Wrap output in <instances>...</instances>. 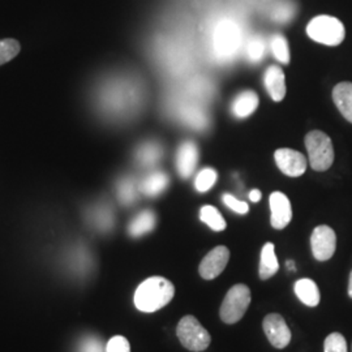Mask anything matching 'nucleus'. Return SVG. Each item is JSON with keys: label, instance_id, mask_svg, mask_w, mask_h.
<instances>
[{"label": "nucleus", "instance_id": "nucleus-1", "mask_svg": "<svg viewBox=\"0 0 352 352\" xmlns=\"http://www.w3.org/2000/svg\"><path fill=\"white\" fill-rule=\"evenodd\" d=\"M175 295L174 285L164 277L145 279L135 292V305L140 312L153 314L166 307Z\"/></svg>", "mask_w": 352, "mask_h": 352}, {"label": "nucleus", "instance_id": "nucleus-2", "mask_svg": "<svg viewBox=\"0 0 352 352\" xmlns=\"http://www.w3.org/2000/svg\"><path fill=\"white\" fill-rule=\"evenodd\" d=\"M307 34L317 43L325 46H338L346 36L344 26L337 17L321 14L312 19L307 25Z\"/></svg>", "mask_w": 352, "mask_h": 352}, {"label": "nucleus", "instance_id": "nucleus-3", "mask_svg": "<svg viewBox=\"0 0 352 352\" xmlns=\"http://www.w3.org/2000/svg\"><path fill=\"white\" fill-rule=\"evenodd\" d=\"M305 148L309 157V164L315 171H327L334 162L333 142L327 133L311 131L305 136Z\"/></svg>", "mask_w": 352, "mask_h": 352}, {"label": "nucleus", "instance_id": "nucleus-4", "mask_svg": "<svg viewBox=\"0 0 352 352\" xmlns=\"http://www.w3.org/2000/svg\"><path fill=\"white\" fill-rule=\"evenodd\" d=\"M176 336L180 343L192 352L205 351L212 342L209 331L193 316H186L179 321Z\"/></svg>", "mask_w": 352, "mask_h": 352}, {"label": "nucleus", "instance_id": "nucleus-5", "mask_svg": "<svg viewBox=\"0 0 352 352\" xmlns=\"http://www.w3.org/2000/svg\"><path fill=\"white\" fill-rule=\"evenodd\" d=\"M251 300L250 287L241 283L235 285L234 287L228 289L223 302L221 305V309H219L221 320L227 325L236 324L245 315Z\"/></svg>", "mask_w": 352, "mask_h": 352}, {"label": "nucleus", "instance_id": "nucleus-6", "mask_svg": "<svg viewBox=\"0 0 352 352\" xmlns=\"http://www.w3.org/2000/svg\"><path fill=\"white\" fill-rule=\"evenodd\" d=\"M311 248L316 260H330L337 250V235L334 230L327 225L316 227L311 236Z\"/></svg>", "mask_w": 352, "mask_h": 352}, {"label": "nucleus", "instance_id": "nucleus-7", "mask_svg": "<svg viewBox=\"0 0 352 352\" xmlns=\"http://www.w3.org/2000/svg\"><path fill=\"white\" fill-rule=\"evenodd\" d=\"M265 336L276 349H285L291 342V330L287 327L285 318L278 314H270L266 316L263 322Z\"/></svg>", "mask_w": 352, "mask_h": 352}, {"label": "nucleus", "instance_id": "nucleus-8", "mask_svg": "<svg viewBox=\"0 0 352 352\" xmlns=\"http://www.w3.org/2000/svg\"><path fill=\"white\" fill-rule=\"evenodd\" d=\"M230 260V251L225 245H218L209 252L199 266V273L205 280L219 277L226 269Z\"/></svg>", "mask_w": 352, "mask_h": 352}, {"label": "nucleus", "instance_id": "nucleus-9", "mask_svg": "<svg viewBox=\"0 0 352 352\" xmlns=\"http://www.w3.org/2000/svg\"><path fill=\"white\" fill-rule=\"evenodd\" d=\"M274 160L278 168L291 177L302 176L307 170V160L300 151L294 149H278L274 153Z\"/></svg>", "mask_w": 352, "mask_h": 352}, {"label": "nucleus", "instance_id": "nucleus-10", "mask_svg": "<svg viewBox=\"0 0 352 352\" xmlns=\"http://www.w3.org/2000/svg\"><path fill=\"white\" fill-rule=\"evenodd\" d=\"M270 223L276 230H283L292 219V208L289 197L282 192L270 195Z\"/></svg>", "mask_w": 352, "mask_h": 352}, {"label": "nucleus", "instance_id": "nucleus-11", "mask_svg": "<svg viewBox=\"0 0 352 352\" xmlns=\"http://www.w3.org/2000/svg\"><path fill=\"white\" fill-rule=\"evenodd\" d=\"M199 161V148L193 141L183 142L176 153V168L182 177L187 179L193 174Z\"/></svg>", "mask_w": 352, "mask_h": 352}, {"label": "nucleus", "instance_id": "nucleus-12", "mask_svg": "<svg viewBox=\"0 0 352 352\" xmlns=\"http://www.w3.org/2000/svg\"><path fill=\"white\" fill-rule=\"evenodd\" d=\"M239 28L232 24L219 26L215 34V49L223 56H227L238 49Z\"/></svg>", "mask_w": 352, "mask_h": 352}, {"label": "nucleus", "instance_id": "nucleus-13", "mask_svg": "<svg viewBox=\"0 0 352 352\" xmlns=\"http://www.w3.org/2000/svg\"><path fill=\"white\" fill-rule=\"evenodd\" d=\"M264 84L273 101L280 102L286 97V77L278 65H272L265 71Z\"/></svg>", "mask_w": 352, "mask_h": 352}, {"label": "nucleus", "instance_id": "nucleus-14", "mask_svg": "<svg viewBox=\"0 0 352 352\" xmlns=\"http://www.w3.org/2000/svg\"><path fill=\"white\" fill-rule=\"evenodd\" d=\"M294 291L298 296V299L305 304L307 307H317L320 304V289L318 286L316 285L315 280L309 279V278H302L299 280H296L295 286H294Z\"/></svg>", "mask_w": 352, "mask_h": 352}, {"label": "nucleus", "instance_id": "nucleus-15", "mask_svg": "<svg viewBox=\"0 0 352 352\" xmlns=\"http://www.w3.org/2000/svg\"><path fill=\"white\" fill-rule=\"evenodd\" d=\"M333 101L342 116L352 123V82H340L333 89Z\"/></svg>", "mask_w": 352, "mask_h": 352}, {"label": "nucleus", "instance_id": "nucleus-16", "mask_svg": "<svg viewBox=\"0 0 352 352\" xmlns=\"http://www.w3.org/2000/svg\"><path fill=\"white\" fill-rule=\"evenodd\" d=\"M257 106H258V96L252 90H245L240 93L239 96L234 100L231 104V111L238 119H244L254 113Z\"/></svg>", "mask_w": 352, "mask_h": 352}, {"label": "nucleus", "instance_id": "nucleus-17", "mask_svg": "<svg viewBox=\"0 0 352 352\" xmlns=\"http://www.w3.org/2000/svg\"><path fill=\"white\" fill-rule=\"evenodd\" d=\"M274 248L276 247H274L273 243H266L263 247L260 269H258V274H260V278L263 280H266V279L276 276L278 270H279V263H278Z\"/></svg>", "mask_w": 352, "mask_h": 352}, {"label": "nucleus", "instance_id": "nucleus-18", "mask_svg": "<svg viewBox=\"0 0 352 352\" xmlns=\"http://www.w3.org/2000/svg\"><path fill=\"white\" fill-rule=\"evenodd\" d=\"M155 223H157L155 214L151 210H144L133 218V221L131 222L128 228V232L132 238H140L151 232V230L155 227Z\"/></svg>", "mask_w": 352, "mask_h": 352}, {"label": "nucleus", "instance_id": "nucleus-19", "mask_svg": "<svg viewBox=\"0 0 352 352\" xmlns=\"http://www.w3.org/2000/svg\"><path fill=\"white\" fill-rule=\"evenodd\" d=\"M167 186H168V176L164 173H154L142 182L141 190L149 197H155L161 195L164 189L167 188Z\"/></svg>", "mask_w": 352, "mask_h": 352}, {"label": "nucleus", "instance_id": "nucleus-20", "mask_svg": "<svg viewBox=\"0 0 352 352\" xmlns=\"http://www.w3.org/2000/svg\"><path fill=\"white\" fill-rule=\"evenodd\" d=\"M200 219L205 225H208L217 232L226 230L227 225L225 218L222 217V214L219 213V210L212 205L202 206L201 210H200Z\"/></svg>", "mask_w": 352, "mask_h": 352}, {"label": "nucleus", "instance_id": "nucleus-21", "mask_svg": "<svg viewBox=\"0 0 352 352\" xmlns=\"http://www.w3.org/2000/svg\"><path fill=\"white\" fill-rule=\"evenodd\" d=\"M162 149L157 142H146L138 151V160L144 166H153L160 161Z\"/></svg>", "mask_w": 352, "mask_h": 352}, {"label": "nucleus", "instance_id": "nucleus-22", "mask_svg": "<svg viewBox=\"0 0 352 352\" xmlns=\"http://www.w3.org/2000/svg\"><path fill=\"white\" fill-rule=\"evenodd\" d=\"M20 50H21V46L19 41L12 38L0 39V65L11 62L13 58L19 55Z\"/></svg>", "mask_w": 352, "mask_h": 352}, {"label": "nucleus", "instance_id": "nucleus-23", "mask_svg": "<svg viewBox=\"0 0 352 352\" xmlns=\"http://www.w3.org/2000/svg\"><path fill=\"white\" fill-rule=\"evenodd\" d=\"M272 51L276 56L279 63L289 64V42L287 39L280 36V34H276L274 37L272 38Z\"/></svg>", "mask_w": 352, "mask_h": 352}, {"label": "nucleus", "instance_id": "nucleus-24", "mask_svg": "<svg viewBox=\"0 0 352 352\" xmlns=\"http://www.w3.org/2000/svg\"><path fill=\"white\" fill-rule=\"evenodd\" d=\"M217 171L214 168L210 167H206V168H202L201 171L196 176V180H195V187L201 192L205 193L208 190L213 188L215 182H217Z\"/></svg>", "mask_w": 352, "mask_h": 352}, {"label": "nucleus", "instance_id": "nucleus-25", "mask_svg": "<svg viewBox=\"0 0 352 352\" xmlns=\"http://www.w3.org/2000/svg\"><path fill=\"white\" fill-rule=\"evenodd\" d=\"M325 352H347V342L340 333H331L324 342Z\"/></svg>", "mask_w": 352, "mask_h": 352}, {"label": "nucleus", "instance_id": "nucleus-26", "mask_svg": "<svg viewBox=\"0 0 352 352\" xmlns=\"http://www.w3.org/2000/svg\"><path fill=\"white\" fill-rule=\"evenodd\" d=\"M265 52V42L261 37L252 38L247 46V56L251 62H258L263 59Z\"/></svg>", "mask_w": 352, "mask_h": 352}, {"label": "nucleus", "instance_id": "nucleus-27", "mask_svg": "<svg viewBox=\"0 0 352 352\" xmlns=\"http://www.w3.org/2000/svg\"><path fill=\"white\" fill-rule=\"evenodd\" d=\"M118 193H119L120 201L124 202V204H131V202L135 201V199H136V187H135L133 182H131V180L122 182L119 184Z\"/></svg>", "mask_w": 352, "mask_h": 352}, {"label": "nucleus", "instance_id": "nucleus-28", "mask_svg": "<svg viewBox=\"0 0 352 352\" xmlns=\"http://www.w3.org/2000/svg\"><path fill=\"white\" fill-rule=\"evenodd\" d=\"M222 200H223V204L226 205L227 208L231 209L235 213L247 214L250 212V206H248L247 202L240 201V200H238L236 197H234L230 193H225Z\"/></svg>", "mask_w": 352, "mask_h": 352}, {"label": "nucleus", "instance_id": "nucleus-29", "mask_svg": "<svg viewBox=\"0 0 352 352\" xmlns=\"http://www.w3.org/2000/svg\"><path fill=\"white\" fill-rule=\"evenodd\" d=\"M106 352H131L129 342L122 336L113 337L111 340L107 342Z\"/></svg>", "mask_w": 352, "mask_h": 352}, {"label": "nucleus", "instance_id": "nucleus-30", "mask_svg": "<svg viewBox=\"0 0 352 352\" xmlns=\"http://www.w3.org/2000/svg\"><path fill=\"white\" fill-rule=\"evenodd\" d=\"M294 13H295L294 6H292L291 3L283 1V3H280V4L278 6L273 17H274L277 21H279V23H286V21H289V19H292Z\"/></svg>", "mask_w": 352, "mask_h": 352}, {"label": "nucleus", "instance_id": "nucleus-31", "mask_svg": "<svg viewBox=\"0 0 352 352\" xmlns=\"http://www.w3.org/2000/svg\"><path fill=\"white\" fill-rule=\"evenodd\" d=\"M80 352H103V346L100 340L90 337L81 343Z\"/></svg>", "mask_w": 352, "mask_h": 352}, {"label": "nucleus", "instance_id": "nucleus-32", "mask_svg": "<svg viewBox=\"0 0 352 352\" xmlns=\"http://www.w3.org/2000/svg\"><path fill=\"white\" fill-rule=\"evenodd\" d=\"M250 199L252 202H258L261 200V192L258 189H253L250 193Z\"/></svg>", "mask_w": 352, "mask_h": 352}, {"label": "nucleus", "instance_id": "nucleus-33", "mask_svg": "<svg viewBox=\"0 0 352 352\" xmlns=\"http://www.w3.org/2000/svg\"><path fill=\"white\" fill-rule=\"evenodd\" d=\"M349 296L352 299V272L350 274V282H349Z\"/></svg>", "mask_w": 352, "mask_h": 352}, {"label": "nucleus", "instance_id": "nucleus-34", "mask_svg": "<svg viewBox=\"0 0 352 352\" xmlns=\"http://www.w3.org/2000/svg\"><path fill=\"white\" fill-rule=\"evenodd\" d=\"M287 267H289V270H295V263L294 261H287Z\"/></svg>", "mask_w": 352, "mask_h": 352}]
</instances>
